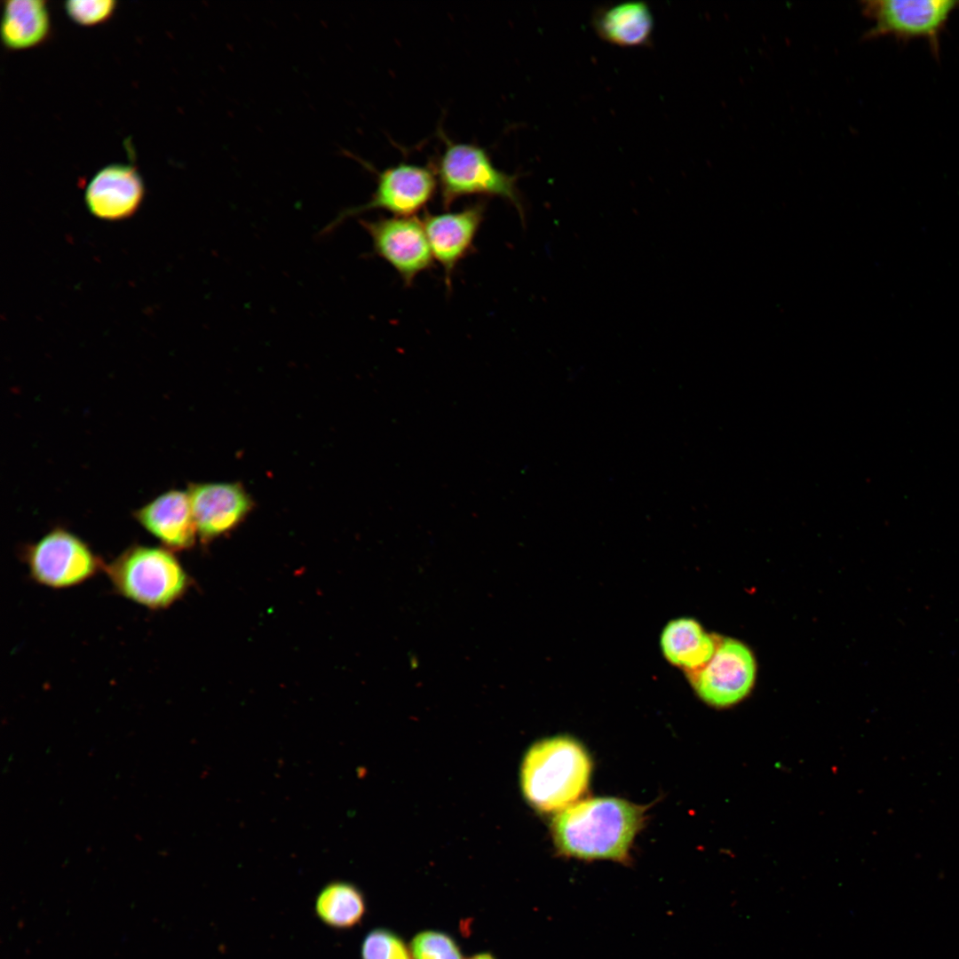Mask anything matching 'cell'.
Returning a JSON list of instances; mask_svg holds the SVG:
<instances>
[{
	"label": "cell",
	"mask_w": 959,
	"mask_h": 959,
	"mask_svg": "<svg viewBox=\"0 0 959 959\" xmlns=\"http://www.w3.org/2000/svg\"><path fill=\"white\" fill-rule=\"evenodd\" d=\"M645 807L615 797L577 802L552 822L558 852L581 860L627 863L632 842L645 821Z\"/></svg>",
	"instance_id": "1"
},
{
	"label": "cell",
	"mask_w": 959,
	"mask_h": 959,
	"mask_svg": "<svg viewBox=\"0 0 959 959\" xmlns=\"http://www.w3.org/2000/svg\"><path fill=\"white\" fill-rule=\"evenodd\" d=\"M591 760L577 741L558 736L535 743L521 765V788L527 800L544 812H561L586 790Z\"/></svg>",
	"instance_id": "2"
},
{
	"label": "cell",
	"mask_w": 959,
	"mask_h": 959,
	"mask_svg": "<svg viewBox=\"0 0 959 959\" xmlns=\"http://www.w3.org/2000/svg\"><path fill=\"white\" fill-rule=\"evenodd\" d=\"M103 570L116 594L152 611L170 606L188 583L181 564L163 546H130Z\"/></svg>",
	"instance_id": "3"
},
{
	"label": "cell",
	"mask_w": 959,
	"mask_h": 959,
	"mask_svg": "<svg viewBox=\"0 0 959 959\" xmlns=\"http://www.w3.org/2000/svg\"><path fill=\"white\" fill-rule=\"evenodd\" d=\"M443 209L464 196L499 197L511 203L525 222V208L517 186L518 176L495 166L481 147L445 139V147L434 165Z\"/></svg>",
	"instance_id": "4"
},
{
	"label": "cell",
	"mask_w": 959,
	"mask_h": 959,
	"mask_svg": "<svg viewBox=\"0 0 959 959\" xmlns=\"http://www.w3.org/2000/svg\"><path fill=\"white\" fill-rule=\"evenodd\" d=\"M21 556L30 579L54 590L80 585L103 570L105 566L83 539L61 527H56L28 544Z\"/></svg>",
	"instance_id": "5"
},
{
	"label": "cell",
	"mask_w": 959,
	"mask_h": 959,
	"mask_svg": "<svg viewBox=\"0 0 959 959\" xmlns=\"http://www.w3.org/2000/svg\"><path fill=\"white\" fill-rule=\"evenodd\" d=\"M959 1L952 0H868L861 3L862 13L873 21L863 35L865 40L892 36L907 42L924 38L931 53L939 57L940 35Z\"/></svg>",
	"instance_id": "6"
},
{
	"label": "cell",
	"mask_w": 959,
	"mask_h": 959,
	"mask_svg": "<svg viewBox=\"0 0 959 959\" xmlns=\"http://www.w3.org/2000/svg\"><path fill=\"white\" fill-rule=\"evenodd\" d=\"M436 187L437 178L430 167L408 162L388 167L377 173L370 199L341 211L323 233L333 231L348 218L372 210H382L396 217H412L430 202Z\"/></svg>",
	"instance_id": "7"
},
{
	"label": "cell",
	"mask_w": 959,
	"mask_h": 959,
	"mask_svg": "<svg viewBox=\"0 0 959 959\" xmlns=\"http://www.w3.org/2000/svg\"><path fill=\"white\" fill-rule=\"evenodd\" d=\"M369 235L373 251L388 263L409 287L433 266V256L422 219L412 217L361 220Z\"/></svg>",
	"instance_id": "8"
},
{
	"label": "cell",
	"mask_w": 959,
	"mask_h": 959,
	"mask_svg": "<svg viewBox=\"0 0 959 959\" xmlns=\"http://www.w3.org/2000/svg\"><path fill=\"white\" fill-rule=\"evenodd\" d=\"M697 694L707 703L725 707L741 700L750 690L755 662L747 647L733 639H717L711 658L686 672Z\"/></svg>",
	"instance_id": "9"
},
{
	"label": "cell",
	"mask_w": 959,
	"mask_h": 959,
	"mask_svg": "<svg viewBox=\"0 0 959 959\" xmlns=\"http://www.w3.org/2000/svg\"><path fill=\"white\" fill-rule=\"evenodd\" d=\"M487 204L479 201L454 212L427 213L422 218L433 258L442 266L447 287L458 264L473 249Z\"/></svg>",
	"instance_id": "10"
},
{
	"label": "cell",
	"mask_w": 959,
	"mask_h": 959,
	"mask_svg": "<svg viewBox=\"0 0 959 959\" xmlns=\"http://www.w3.org/2000/svg\"><path fill=\"white\" fill-rule=\"evenodd\" d=\"M144 195V182L136 167L111 163L92 176L86 186L84 200L93 216L116 221L131 217L141 205Z\"/></svg>",
	"instance_id": "11"
},
{
	"label": "cell",
	"mask_w": 959,
	"mask_h": 959,
	"mask_svg": "<svg viewBox=\"0 0 959 959\" xmlns=\"http://www.w3.org/2000/svg\"><path fill=\"white\" fill-rule=\"evenodd\" d=\"M187 493L196 530L204 539L234 527L252 506L250 498L240 484H194L190 486Z\"/></svg>",
	"instance_id": "12"
},
{
	"label": "cell",
	"mask_w": 959,
	"mask_h": 959,
	"mask_svg": "<svg viewBox=\"0 0 959 959\" xmlns=\"http://www.w3.org/2000/svg\"><path fill=\"white\" fill-rule=\"evenodd\" d=\"M134 517L169 550L186 549L194 543L197 530L187 492L167 491L137 510Z\"/></svg>",
	"instance_id": "13"
},
{
	"label": "cell",
	"mask_w": 959,
	"mask_h": 959,
	"mask_svg": "<svg viewBox=\"0 0 959 959\" xmlns=\"http://www.w3.org/2000/svg\"><path fill=\"white\" fill-rule=\"evenodd\" d=\"M654 16L644 1H627L595 10L591 25L605 42L621 47L647 46L652 43Z\"/></svg>",
	"instance_id": "14"
},
{
	"label": "cell",
	"mask_w": 959,
	"mask_h": 959,
	"mask_svg": "<svg viewBox=\"0 0 959 959\" xmlns=\"http://www.w3.org/2000/svg\"><path fill=\"white\" fill-rule=\"evenodd\" d=\"M51 21L44 0H5L0 24L3 45L11 51L33 48L49 36Z\"/></svg>",
	"instance_id": "15"
},
{
	"label": "cell",
	"mask_w": 959,
	"mask_h": 959,
	"mask_svg": "<svg viewBox=\"0 0 959 959\" xmlns=\"http://www.w3.org/2000/svg\"><path fill=\"white\" fill-rule=\"evenodd\" d=\"M717 638L706 633L693 619L670 622L661 637L663 654L672 664L692 671L704 665L713 655Z\"/></svg>",
	"instance_id": "16"
},
{
	"label": "cell",
	"mask_w": 959,
	"mask_h": 959,
	"mask_svg": "<svg viewBox=\"0 0 959 959\" xmlns=\"http://www.w3.org/2000/svg\"><path fill=\"white\" fill-rule=\"evenodd\" d=\"M314 912L321 923L336 930H349L360 924L367 912L363 892L345 881L326 884L314 900Z\"/></svg>",
	"instance_id": "17"
},
{
	"label": "cell",
	"mask_w": 959,
	"mask_h": 959,
	"mask_svg": "<svg viewBox=\"0 0 959 959\" xmlns=\"http://www.w3.org/2000/svg\"><path fill=\"white\" fill-rule=\"evenodd\" d=\"M361 959H412L409 946L394 931L385 928L371 930L361 947Z\"/></svg>",
	"instance_id": "18"
},
{
	"label": "cell",
	"mask_w": 959,
	"mask_h": 959,
	"mask_svg": "<svg viewBox=\"0 0 959 959\" xmlns=\"http://www.w3.org/2000/svg\"><path fill=\"white\" fill-rule=\"evenodd\" d=\"M412 959H464L456 940L439 931H423L412 939L410 945Z\"/></svg>",
	"instance_id": "19"
},
{
	"label": "cell",
	"mask_w": 959,
	"mask_h": 959,
	"mask_svg": "<svg viewBox=\"0 0 959 959\" xmlns=\"http://www.w3.org/2000/svg\"><path fill=\"white\" fill-rule=\"evenodd\" d=\"M69 19L81 26L107 21L116 8L115 0H68L63 4Z\"/></svg>",
	"instance_id": "20"
},
{
	"label": "cell",
	"mask_w": 959,
	"mask_h": 959,
	"mask_svg": "<svg viewBox=\"0 0 959 959\" xmlns=\"http://www.w3.org/2000/svg\"><path fill=\"white\" fill-rule=\"evenodd\" d=\"M469 959H495V958L489 953H480V954H477V955L472 956Z\"/></svg>",
	"instance_id": "21"
}]
</instances>
